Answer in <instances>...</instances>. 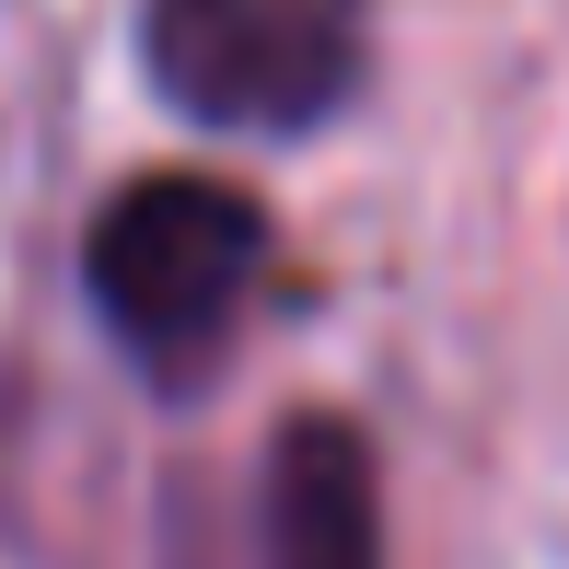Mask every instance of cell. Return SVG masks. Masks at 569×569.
Instances as JSON below:
<instances>
[{
	"label": "cell",
	"mask_w": 569,
	"mask_h": 569,
	"mask_svg": "<svg viewBox=\"0 0 569 569\" xmlns=\"http://www.w3.org/2000/svg\"><path fill=\"white\" fill-rule=\"evenodd\" d=\"M82 268H93V302H106L117 349L140 360V372L187 383V372H210L221 338L244 326L256 279H268V221H256V198L221 187V174H140V187L106 198Z\"/></svg>",
	"instance_id": "cell-1"
},
{
	"label": "cell",
	"mask_w": 569,
	"mask_h": 569,
	"mask_svg": "<svg viewBox=\"0 0 569 569\" xmlns=\"http://www.w3.org/2000/svg\"><path fill=\"white\" fill-rule=\"evenodd\" d=\"M140 36L198 128H315L360 82L372 0H151Z\"/></svg>",
	"instance_id": "cell-2"
},
{
	"label": "cell",
	"mask_w": 569,
	"mask_h": 569,
	"mask_svg": "<svg viewBox=\"0 0 569 569\" xmlns=\"http://www.w3.org/2000/svg\"><path fill=\"white\" fill-rule=\"evenodd\" d=\"M268 547L279 569H383V523H372V465L338 419H302L268 465Z\"/></svg>",
	"instance_id": "cell-3"
}]
</instances>
